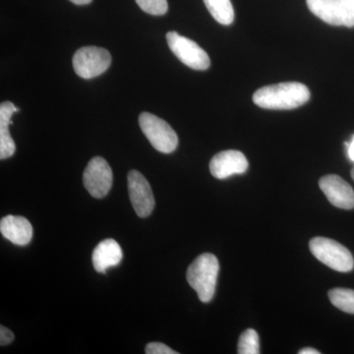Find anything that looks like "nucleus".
Segmentation results:
<instances>
[{
    "instance_id": "f257e3e1",
    "label": "nucleus",
    "mask_w": 354,
    "mask_h": 354,
    "mask_svg": "<svg viewBox=\"0 0 354 354\" xmlns=\"http://www.w3.org/2000/svg\"><path fill=\"white\" fill-rule=\"evenodd\" d=\"M309 88L302 83L285 82L266 86L253 95L254 104L266 109H293L310 100Z\"/></svg>"
},
{
    "instance_id": "f03ea898",
    "label": "nucleus",
    "mask_w": 354,
    "mask_h": 354,
    "mask_svg": "<svg viewBox=\"0 0 354 354\" xmlns=\"http://www.w3.org/2000/svg\"><path fill=\"white\" fill-rule=\"evenodd\" d=\"M220 264L214 254L205 253L198 256L187 270V281L196 291L198 297L208 304L215 295Z\"/></svg>"
},
{
    "instance_id": "7ed1b4c3",
    "label": "nucleus",
    "mask_w": 354,
    "mask_h": 354,
    "mask_svg": "<svg viewBox=\"0 0 354 354\" xmlns=\"http://www.w3.org/2000/svg\"><path fill=\"white\" fill-rule=\"evenodd\" d=\"M309 247L310 251L317 259L330 269L341 272L353 271V254L339 242L326 237H315L310 241Z\"/></svg>"
},
{
    "instance_id": "20e7f679",
    "label": "nucleus",
    "mask_w": 354,
    "mask_h": 354,
    "mask_svg": "<svg viewBox=\"0 0 354 354\" xmlns=\"http://www.w3.org/2000/svg\"><path fill=\"white\" fill-rule=\"evenodd\" d=\"M139 124L146 138L158 152L171 153L176 150L178 137L167 121L145 111L140 114Z\"/></svg>"
},
{
    "instance_id": "39448f33",
    "label": "nucleus",
    "mask_w": 354,
    "mask_h": 354,
    "mask_svg": "<svg viewBox=\"0 0 354 354\" xmlns=\"http://www.w3.org/2000/svg\"><path fill=\"white\" fill-rule=\"evenodd\" d=\"M309 10L333 26L354 27V0H306Z\"/></svg>"
},
{
    "instance_id": "423d86ee",
    "label": "nucleus",
    "mask_w": 354,
    "mask_h": 354,
    "mask_svg": "<svg viewBox=\"0 0 354 354\" xmlns=\"http://www.w3.org/2000/svg\"><path fill=\"white\" fill-rule=\"evenodd\" d=\"M111 64V55L106 48L84 46L73 57L75 73L83 79H92L102 75Z\"/></svg>"
},
{
    "instance_id": "0eeeda50",
    "label": "nucleus",
    "mask_w": 354,
    "mask_h": 354,
    "mask_svg": "<svg viewBox=\"0 0 354 354\" xmlns=\"http://www.w3.org/2000/svg\"><path fill=\"white\" fill-rule=\"evenodd\" d=\"M167 41L174 55L186 66L200 71L209 68L211 60L208 53L192 39L180 36L177 32H169Z\"/></svg>"
},
{
    "instance_id": "6e6552de",
    "label": "nucleus",
    "mask_w": 354,
    "mask_h": 354,
    "mask_svg": "<svg viewBox=\"0 0 354 354\" xmlns=\"http://www.w3.org/2000/svg\"><path fill=\"white\" fill-rule=\"evenodd\" d=\"M111 167L104 158L95 157L88 162L83 174L86 189L94 198L101 199L109 194L113 186Z\"/></svg>"
},
{
    "instance_id": "1a4fd4ad",
    "label": "nucleus",
    "mask_w": 354,
    "mask_h": 354,
    "mask_svg": "<svg viewBox=\"0 0 354 354\" xmlns=\"http://www.w3.org/2000/svg\"><path fill=\"white\" fill-rule=\"evenodd\" d=\"M128 192L135 213L140 218H147L155 208V197L150 183L138 171L128 174Z\"/></svg>"
},
{
    "instance_id": "9d476101",
    "label": "nucleus",
    "mask_w": 354,
    "mask_h": 354,
    "mask_svg": "<svg viewBox=\"0 0 354 354\" xmlns=\"http://www.w3.org/2000/svg\"><path fill=\"white\" fill-rule=\"evenodd\" d=\"M319 186L330 204L339 209L354 208V191L353 187L341 176L335 174L323 176Z\"/></svg>"
},
{
    "instance_id": "9b49d317",
    "label": "nucleus",
    "mask_w": 354,
    "mask_h": 354,
    "mask_svg": "<svg viewBox=\"0 0 354 354\" xmlns=\"http://www.w3.org/2000/svg\"><path fill=\"white\" fill-rule=\"evenodd\" d=\"M248 169V162L243 153L236 150L223 151L216 153L209 162L212 176L225 179L234 174H244Z\"/></svg>"
},
{
    "instance_id": "f8f14e48",
    "label": "nucleus",
    "mask_w": 354,
    "mask_h": 354,
    "mask_svg": "<svg viewBox=\"0 0 354 354\" xmlns=\"http://www.w3.org/2000/svg\"><path fill=\"white\" fill-rule=\"evenodd\" d=\"M0 232L6 239L18 246L28 245L32 239L31 223L24 216H4L0 221Z\"/></svg>"
},
{
    "instance_id": "ddd939ff",
    "label": "nucleus",
    "mask_w": 354,
    "mask_h": 354,
    "mask_svg": "<svg viewBox=\"0 0 354 354\" xmlns=\"http://www.w3.org/2000/svg\"><path fill=\"white\" fill-rule=\"evenodd\" d=\"M122 249L114 239H104L100 242L93 252V266L97 272H106L111 267L120 265L122 261Z\"/></svg>"
},
{
    "instance_id": "4468645a",
    "label": "nucleus",
    "mask_w": 354,
    "mask_h": 354,
    "mask_svg": "<svg viewBox=\"0 0 354 354\" xmlns=\"http://www.w3.org/2000/svg\"><path fill=\"white\" fill-rule=\"evenodd\" d=\"M19 111L15 104L11 102H3L0 104V158L12 157L15 153L16 146L9 132V125L13 124L12 115Z\"/></svg>"
},
{
    "instance_id": "2eb2a0df",
    "label": "nucleus",
    "mask_w": 354,
    "mask_h": 354,
    "mask_svg": "<svg viewBox=\"0 0 354 354\" xmlns=\"http://www.w3.org/2000/svg\"><path fill=\"white\" fill-rule=\"evenodd\" d=\"M204 3L216 22L225 26L234 22V10L230 0H204Z\"/></svg>"
},
{
    "instance_id": "dca6fc26",
    "label": "nucleus",
    "mask_w": 354,
    "mask_h": 354,
    "mask_svg": "<svg viewBox=\"0 0 354 354\" xmlns=\"http://www.w3.org/2000/svg\"><path fill=\"white\" fill-rule=\"evenodd\" d=\"M332 304L346 313L354 314V290L348 288H334L330 290Z\"/></svg>"
},
{
    "instance_id": "f3484780",
    "label": "nucleus",
    "mask_w": 354,
    "mask_h": 354,
    "mask_svg": "<svg viewBox=\"0 0 354 354\" xmlns=\"http://www.w3.org/2000/svg\"><path fill=\"white\" fill-rule=\"evenodd\" d=\"M237 353L239 354H259V337L253 329L246 330L239 337Z\"/></svg>"
},
{
    "instance_id": "a211bd4d",
    "label": "nucleus",
    "mask_w": 354,
    "mask_h": 354,
    "mask_svg": "<svg viewBox=\"0 0 354 354\" xmlns=\"http://www.w3.org/2000/svg\"><path fill=\"white\" fill-rule=\"evenodd\" d=\"M136 3L142 10L151 15H165L169 9L167 0H136Z\"/></svg>"
},
{
    "instance_id": "6ab92c4d",
    "label": "nucleus",
    "mask_w": 354,
    "mask_h": 354,
    "mask_svg": "<svg viewBox=\"0 0 354 354\" xmlns=\"http://www.w3.org/2000/svg\"><path fill=\"white\" fill-rule=\"evenodd\" d=\"M145 353L147 354H177L176 351L165 346L162 342H150L147 344Z\"/></svg>"
},
{
    "instance_id": "aec40b11",
    "label": "nucleus",
    "mask_w": 354,
    "mask_h": 354,
    "mask_svg": "<svg viewBox=\"0 0 354 354\" xmlns=\"http://www.w3.org/2000/svg\"><path fill=\"white\" fill-rule=\"evenodd\" d=\"M13 339V333L10 330L7 329V328L3 327V326H1V328H0V344L2 346H7V344L12 342Z\"/></svg>"
},
{
    "instance_id": "412c9836",
    "label": "nucleus",
    "mask_w": 354,
    "mask_h": 354,
    "mask_svg": "<svg viewBox=\"0 0 354 354\" xmlns=\"http://www.w3.org/2000/svg\"><path fill=\"white\" fill-rule=\"evenodd\" d=\"M346 150H348L349 160L354 162V136L351 140V142H346Z\"/></svg>"
},
{
    "instance_id": "4be33fe9",
    "label": "nucleus",
    "mask_w": 354,
    "mask_h": 354,
    "mask_svg": "<svg viewBox=\"0 0 354 354\" xmlns=\"http://www.w3.org/2000/svg\"><path fill=\"white\" fill-rule=\"evenodd\" d=\"M299 354H319L320 351H316V349L312 348H306L299 351Z\"/></svg>"
},
{
    "instance_id": "5701e85b",
    "label": "nucleus",
    "mask_w": 354,
    "mask_h": 354,
    "mask_svg": "<svg viewBox=\"0 0 354 354\" xmlns=\"http://www.w3.org/2000/svg\"><path fill=\"white\" fill-rule=\"evenodd\" d=\"M70 1L73 2L77 6H86V4L91 3L93 0H70Z\"/></svg>"
},
{
    "instance_id": "b1692460",
    "label": "nucleus",
    "mask_w": 354,
    "mask_h": 354,
    "mask_svg": "<svg viewBox=\"0 0 354 354\" xmlns=\"http://www.w3.org/2000/svg\"><path fill=\"white\" fill-rule=\"evenodd\" d=\"M351 177H353V179L354 180V167H353V169H351Z\"/></svg>"
}]
</instances>
